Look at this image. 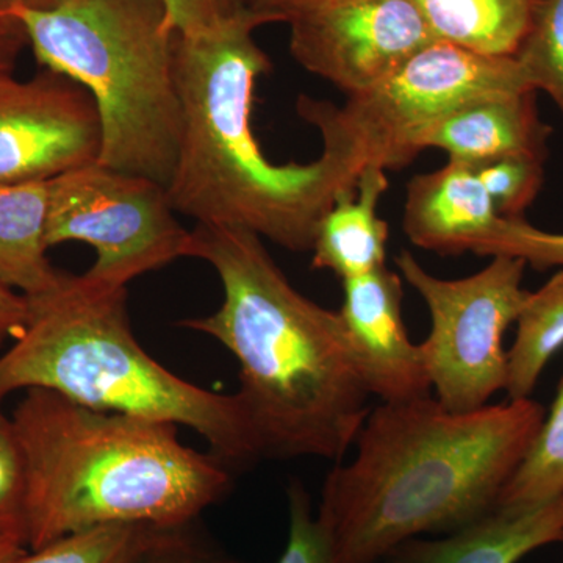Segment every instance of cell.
<instances>
[{
	"label": "cell",
	"instance_id": "cell-1",
	"mask_svg": "<svg viewBox=\"0 0 563 563\" xmlns=\"http://www.w3.org/2000/svg\"><path fill=\"white\" fill-rule=\"evenodd\" d=\"M531 398L444 409L431 396L380 402L355 437L354 459L325 477L318 520L335 563H379L424 533H453L496 509L536 439Z\"/></svg>",
	"mask_w": 563,
	"mask_h": 563
},
{
	"label": "cell",
	"instance_id": "cell-2",
	"mask_svg": "<svg viewBox=\"0 0 563 563\" xmlns=\"http://www.w3.org/2000/svg\"><path fill=\"white\" fill-rule=\"evenodd\" d=\"M190 257L217 272L222 302L180 325L217 340L239 362L235 395L263 457L342 459L372 393L339 312L296 290L254 233L196 224Z\"/></svg>",
	"mask_w": 563,
	"mask_h": 563
},
{
	"label": "cell",
	"instance_id": "cell-3",
	"mask_svg": "<svg viewBox=\"0 0 563 563\" xmlns=\"http://www.w3.org/2000/svg\"><path fill=\"white\" fill-rule=\"evenodd\" d=\"M262 25L246 10L213 31L177 33L181 133L169 201L196 224L242 229L284 250L309 252L322 217L339 195L355 190L365 168L328 133H320L317 161L277 165L266 158L252 129L255 85L272 70L254 38Z\"/></svg>",
	"mask_w": 563,
	"mask_h": 563
},
{
	"label": "cell",
	"instance_id": "cell-4",
	"mask_svg": "<svg viewBox=\"0 0 563 563\" xmlns=\"http://www.w3.org/2000/svg\"><path fill=\"white\" fill-rule=\"evenodd\" d=\"M11 420L27 465V547L111 525L195 523L232 487V468L185 446L179 426L90 409L31 388Z\"/></svg>",
	"mask_w": 563,
	"mask_h": 563
},
{
	"label": "cell",
	"instance_id": "cell-5",
	"mask_svg": "<svg viewBox=\"0 0 563 563\" xmlns=\"http://www.w3.org/2000/svg\"><path fill=\"white\" fill-rule=\"evenodd\" d=\"M27 301L24 329L0 354V406L11 393L44 388L90 409L190 428L232 470L263 457L239 396L187 383L141 346L128 287L63 273L52 290Z\"/></svg>",
	"mask_w": 563,
	"mask_h": 563
},
{
	"label": "cell",
	"instance_id": "cell-6",
	"mask_svg": "<svg viewBox=\"0 0 563 563\" xmlns=\"http://www.w3.org/2000/svg\"><path fill=\"white\" fill-rule=\"evenodd\" d=\"M41 68L77 81L101 120L98 163L168 188L181 133L177 32L161 0H65L13 11Z\"/></svg>",
	"mask_w": 563,
	"mask_h": 563
},
{
	"label": "cell",
	"instance_id": "cell-7",
	"mask_svg": "<svg viewBox=\"0 0 563 563\" xmlns=\"http://www.w3.org/2000/svg\"><path fill=\"white\" fill-rule=\"evenodd\" d=\"M533 91L515 57H488L432 41L383 84L342 107L299 96L298 113L350 146L363 168H399L417 157L415 140L465 103Z\"/></svg>",
	"mask_w": 563,
	"mask_h": 563
},
{
	"label": "cell",
	"instance_id": "cell-8",
	"mask_svg": "<svg viewBox=\"0 0 563 563\" xmlns=\"http://www.w3.org/2000/svg\"><path fill=\"white\" fill-rule=\"evenodd\" d=\"M396 266L431 313V333L420 346L437 401L457 413L487 406L507 387L504 335L528 299V263L496 255L481 272L451 280L422 268L409 251L396 257Z\"/></svg>",
	"mask_w": 563,
	"mask_h": 563
},
{
	"label": "cell",
	"instance_id": "cell-9",
	"mask_svg": "<svg viewBox=\"0 0 563 563\" xmlns=\"http://www.w3.org/2000/svg\"><path fill=\"white\" fill-rule=\"evenodd\" d=\"M69 242L95 250L88 279L128 287L190 257L191 231L177 220L165 185L95 162L47 181V247Z\"/></svg>",
	"mask_w": 563,
	"mask_h": 563
},
{
	"label": "cell",
	"instance_id": "cell-10",
	"mask_svg": "<svg viewBox=\"0 0 563 563\" xmlns=\"http://www.w3.org/2000/svg\"><path fill=\"white\" fill-rule=\"evenodd\" d=\"M288 25L292 58L347 98L435 41L413 0H332Z\"/></svg>",
	"mask_w": 563,
	"mask_h": 563
},
{
	"label": "cell",
	"instance_id": "cell-11",
	"mask_svg": "<svg viewBox=\"0 0 563 563\" xmlns=\"http://www.w3.org/2000/svg\"><path fill=\"white\" fill-rule=\"evenodd\" d=\"M102 131L90 92L55 70L29 80L0 70V185L49 181L98 162Z\"/></svg>",
	"mask_w": 563,
	"mask_h": 563
},
{
	"label": "cell",
	"instance_id": "cell-12",
	"mask_svg": "<svg viewBox=\"0 0 563 563\" xmlns=\"http://www.w3.org/2000/svg\"><path fill=\"white\" fill-rule=\"evenodd\" d=\"M342 318L347 343L366 387L380 402H406L432 395L420 344L404 322L401 276L387 266L343 280Z\"/></svg>",
	"mask_w": 563,
	"mask_h": 563
},
{
	"label": "cell",
	"instance_id": "cell-13",
	"mask_svg": "<svg viewBox=\"0 0 563 563\" xmlns=\"http://www.w3.org/2000/svg\"><path fill=\"white\" fill-rule=\"evenodd\" d=\"M490 195L468 163L448 161L407 185L404 232L421 250L481 255L501 224Z\"/></svg>",
	"mask_w": 563,
	"mask_h": 563
},
{
	"label": "cell",
	"instance_id": "cell-14",
	"mask_svg": "<svg viewBox=\"0 0 563 563\" xmlns=\"http://www.w3.org/2000/svg\"><path fill=\"white\" fill-rule=\"evenodd\" d=\"M551 128L540 120L536 91L492 96L465 103L433 122L415 140L424 150L446 152L450 161L477 163L526 155L543 161Z\"/></svg>",
	"mask_w": 563,
	"mask_h": 563
},
{
	"label": "cell",
	"instance_id": "cell-15",
	"mask_svg": "<svg viewBox=\"0 0 563 563\" xmlns=\"http://www.w3.org/2000/svg\"><path fill=\"white\" fill-rule=\"evenodd\" d=\"M563 540V493L529 507H496L461 531L439 540H409L390 563H518L547 544Z\"/></svg>",
	"mask_w": 563,
	"mask_h": 563
},
{
	"label": "cell",
	"instance_id": "cell-16",
	"mask_svg": "<svg viewBox=\"0 0 563 563\" xmlns=\"http://www.w3.org/2000/svg\"><path fill=\"white\" fill-rule=\"evenodd\" d=\"M379 166H366L355 190L343 191L318 224L312 268L354 279L385 266L390 228L379 217L380 199L390 187Z\"/></svg>",
	"mask_w": 563,
	"mask_h": 563
},
{
	"label": "cell",
	"instance_id": "cell-17",
	"mask_svg": "<svg viewBox=\"0 0 563 563\" xmlns=\"http://www.w3.org/2000/svg\"><path fill=\"white\" fill-rule=\"evenodd\" d=\"M46 221L47 181L0 185V282L29 298L63 276L47 257Z\"/></svg>",
	"mask_w": 563,
	"mask_h": 563
},
{
	"label": "cell",
	"instance_id": "cell-18",
	"mask_svg": "<svg viewBox=\"0 0 563 563\" xmlns=\"http://www.w3.org/2000/svg\"><path fill=\"white\" fill-rule=\"evenodd\" d=\"M433 40L488 57H517L539 0H413Z\"/></svg>",
	"mask_w": 563,
	"mask_h": 563
},
{
	"label": "cell",
	"instance_id": "cell-19",
	"mask_svg": "<svg viewBox=\"0 0 563 563\" xmlns=\"http://www.w3.org/2000/svg\"><path fill=\"white\" fill-rule=\"evenodd\" d=\"M517 325V339L507 351L509 399L529 398L544 366L563 347V268L542 288L529 291Z\"/></svg>",
	"mask_w": 563,
	"mask_h": 563
},
{
	"label": "cell",
	"instance_id": "cell-20",
	"mask_svg": "<svg viewBox=\"0 0 563 563\" xmlns=\"http://www.w3.org/2000/svg\"><path fill=\"white\" fill-rule=\"evenodd\" d=\"M563 493V374L550 413L509 483L503 488L496 507L537 506Z\"/></svg>",
	"mask_w": 563,
	"mask_h": 563
},
{
	"label": "cell",
	"instance_id": "cell-21",
	"mask_svg": "<svg viewBox=\"0 0 563 563\" xmlns=\"http://www.w3.org/2000/svg\"><path fill=\"white\" fill-rule=\"evenodd\" d=\"M151 526L111 525L69 533L29 550L18 563H131L150 540Z\"/></svg>",
	"mask_w": 563,
	"mask_h": 563
},
{
	"label": "cell",
	"instance_id": "cell-22",
	"mask_svg": "<svg viewBox=\"0 0 563 563\" xmlns=\"http://www.w3.org/2000/svg\"><path fill=\"white\" fill-rule=\"evenodd\" d=\"M515 58L529 87L544 92L563 117V0H539L531 31Z\"/></svg>",
	"mask_w": 563,
	"mask_h": 563
},
{
	"label": "cell",
	"instance_id": "cell-23",
	"mask_svg": "<svg viewBox=\"0 0 563 563\" xmlns=\"http://www.w3.org/2000/svg\"><path fill=\"white\" fill-rule=\"evenodd\" d=\"M543 161L509 155L473 165L499 217L525 220V211L542 190Z\"/></svg>",
	"mask_w": 563,
	"mask_h": 563
},
{
	"label": "cell",
	"instance_id": "cell-24",
	"mask_svg": "<svg viewBox=\"0 0 563 563\" xmlns=\"http://www.w3.org/2000/svg\"><path fill=\"white\" fill-rule=\"evenodd\" d=\"M0 539L27 547V465L16 428L0 406ZM29 548V547H27Z\"/></svg>",
	"mask_w": 563,
	"mask_h": 563
},
{
	"label": "cell",
	"instance_id": "cell-25",
	"mask_svg": "<svg viewBox=\"0 0 563 563\" xmlns=\"http://www.w3.org/2000/svg\"><path fill=\"white\" fill-rule=\"evenodd\" d=\"M496 255L523 258L537 269L563 268V233L540 231L526 220L503 218L483 252V257Z\"/></svg>",
	"mask_w": 563,
	"mask_h": 563
},
{
	"label": "cell",
	"instance_id": "cell-26",
	"mask_svg": "<svg viewBox=\"0 0 563 563\" xmlns=\"http://www.w3.org/2000/svg\"><path fill=\"white\" fill-rule=\"evenodd\" d=\"M195 523L155 528L131 563H247L224 553Z\"/></svg>",
	"mask_w": 563,
	"mask_h": 563
},
{
	"label": "cell",
	"instance_id": "cell-27",
	"mask_svg": "<svg viewBox=\"0 0 563 563\" xmlns=\"http://www.w3.org/2000/svg\"><path fill=\"white\" fill-rule=\"evenodd\" d=\"M288 514L287 547L277 563H335L328 533L313 517L309 495L301 484H292L288 490Z\"/></svg>",
	"mask_w": 563,
	"mask_h": 563
},
{
	"label": "cell",
	"instance_id": "cell-28",
	"mask_svg": "<svg viewBox=\"0 0 563 563\" xmlns=\"http://www.w3.org/2000/svg\"><path fill=\"white\" fill-rule=\"evenodd\" d=\"M179 35L213 31L247 9L246 0H161Z\"/></svg>",
	"mask_w": 563,
	"mask_h": 563
},
{
	"label": "cell",
	"instance_id": "cell-29",
	"mask_svg": "<svg viewBox=\"0 0 563 563\" xmlns=\"http://www.w3.org/2000/svg\"><path fill=\"white\" fill-rule=\"evenodd\" d=\"M247 9L265 21V24H290L296 18L332 2V0H246Z\"/></svg>",
	"mask_w": 563,
	"mask_h": 563
},
{
	"label": "cell",
	"instance_id": "cell-30",
	"mask_svg": "<svg viewBox=\"0 0 563 563\" xmlns=\"http://www.w3.org/2000/svg\"><path fill=\"white\" fill-rule=\"evenodd\" d=\"M27 296L0 282V346L16 339L27 321Z\"/></svg>",
	"mask_w": 563,
	"mask_h": 563
},
{
	"label": "cell",
	"instance_id": "cell-31",
	"mask_svg": "<svg viewBox=\"0 0 563 563\" xmlns=\"http://www.w3.org/2000/svg\"><path fill=\"white\" fill-rule=\"evenodd\" d=\"M27 46V33L20 18L0 11V70H13L21 52Z\"/></svg>",
	"mask_w": 563,
	"mask_h": 563
},
{
	"label": "cell",
	"instance_id": "cell-32",
	"mask_svg": "<svg viewBox=\"0 0 563 563\" xmlns=\"http://www.w3.org/2000/svg\"><path fill=\"white\" fill-rule=\"evenodd\" d=\"M65 0H0V11L13 13V11H47L60 5Z\"/></svg>",
	"mask_w": 563,
	"mask_h": 563
},
{
	"label": "cell",
	"instance_id": "cell-33",
	"mask_svg": "<svg viewBox=\"0 0 563 563\" xmlns=\"http://www.w3.org/2000/svg\"><path fill=\"white\" fill-rule=\"evenodd\" d=\"M29 548L14 540L0 539V563H18Z\"/></svg>",
	"mask_w": 563,
	"mask_h": 563
},
{
	"label": "cell",
	"instance_id": "cell-34",
	"mask_svg": "<svg viewBox=\"0 0 563 563\" xmlns=\"http://www.w3.org/2000/svg\"><path fill=\"white\" fill-rule=\"evenodd\" d=\"M562 543H563V540H562Z\"/></svg>",
	"mask_w": 563,
	"mask_h": 563
}]
</instances>
